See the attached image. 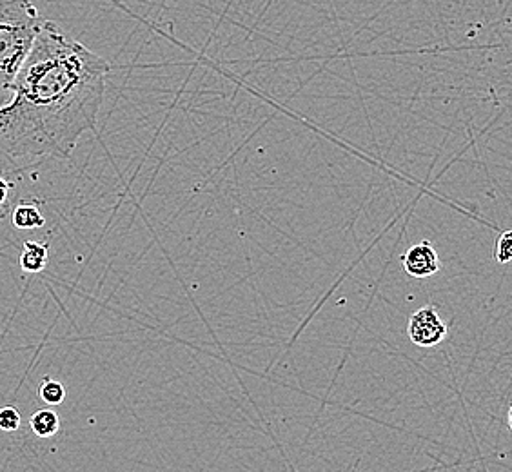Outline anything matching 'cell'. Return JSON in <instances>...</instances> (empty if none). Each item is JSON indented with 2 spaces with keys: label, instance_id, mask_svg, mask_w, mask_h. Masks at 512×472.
<instances>
[{
  "label": "cell",
  "instance_id": "1",
  "mask_svg": "<svg viewBox=\"0 0 512 472\" xmlns=\"http://www.w3.org/2000/svg\"><path fill=\"white\" fill-rule=\"evenodd\" d=\"M109 71L108 60L44 20L10 102L0 108V153L68 158L97 128Z\"/></svg>",
  "mask_w": 512,
  "mask_h": 472
},
{
  "label": "cell",
  "instance_id": "2",
  "mask_svg": "<svg viewBox=\"0 0 512 472\" xmlns=\"http://www.w3.org/2000/svg\"><path fill=\"white\" fill-rule=\"evenodd\" d=\"M42 22L31 0H0V108L10 102L13 84Z\"/></svg>",
  "mask_w": 512,
  "mask_h": 472
},
{
  "label": "cell",
  "instance_id": "3",
  "mask_svg": "<svg viewBox=\"0 0 512 472\" xmlns=\"http://www.w3.org/2000/svg\"><path fill=\"white\" fill-rule=\"evenodd\" d=\"M407 336L418 347H434V345L444 342L445 336H447V325L436 313V309L427 305V307L418 309L409 318Z\"/></svg>",
  "mask_w": 512,
  "mask_h": 472
},
{
  "label": "cell",
  "instance_id": "4",
  "mask_svg": "<svg viewBox=\"0 0 512 472\" xmlns=\"http://www.w3.org/2000/svg\"><path fill=\"white\" fill-rule=\"evenodd\" d=\"M405 273L413 278H429L442 269V262L431 242L414 244L402 256Z\"/></svg>",
  "mask_w": 512,
  "mask_h": 472
},
{
  "label": "cell",
  "instance_id": "5",
  "mask_svg": "<svg viewBox=\"0 0 512 472\" xmlns=\"http://www.w3.org/2000/svg\"><path fill=\"white\" fill-rule=\"evenodd\" d=\"M20 269L28 275L42 273L48 266V246L39 242H26L19 258Z\"/></svg>",
  "mask_w": 512,
  "mask_h": 472
},
{
  "label": "cell",
  "instance_id": "6",
  "mask_svg": "<svg viewBox=\"0 0 512 472\" xmlns=\"http://www.w3.org/2000/svg\"><path fill=\"white\" fill-rule=\"evenodd\" d=\"M11 224L22 231H31V229H39L46 224V218L40 213L39 207L35 204H19L15 209H11Z\"/></svg>",
  "mask_w": 512,
  "mask_h": 472
},
{
  "label": "cell",
  "instance_id": "7",
  "mask_svg": "<svg viewBox=\"0 0 512 472\" xmlns=\"http://www.w3.org/2000/svg\"><path fill=\"white\" fill-rule=\"evenodd\" d=\"M30 425L31 431L37 434L39 438H51V436L59 433V414L53 409H40L31 416Z\"/></svg>",
  "mask_w": 512,
  "mask_h": 472
},
{
  "label": "cell",
  "instance_id": "8",
  "mask_svg": "<svg viewBox=\"0 0 512 472\" xmlns=\"http://www.w3.org/2000/svg\"><path fill=\"white\" fill-rule=\"evenodd\" d=\"M39 398L44 404L50 405V407H57V405L64 402L66 389H64V385L60 384L59 380L46 378V380L40 384Z\"/></svg>",
  "mask_w": 512,
  "mask_h": 472
},
{
  "label": "cell",
  "instance_id": "9",
  "mask_svg": "<svg viewBox=\"0 0 512 472\" xmlns=\"http://www.w3.org/2000/svg\"><path fill=\"white\" fill-rule=\"evenodd\" d=\"M493 258L498 264H509L512 258V231L505 229L494 242Z\"/></svg>",
  "mask_w": 512,
  "mask_h": 472
},
{
  "label": "cell",
  "instance_id": "10",
  "mask_svg": "<svg viewBox=\"0 0 512 472\" xmlns=\"http://www.w3.org/2000/svg\"><path fill=\"white\" fill-rule=\"evenodd\" d=\"M20 423H22V416L17 407H13V405L0 407V431L15 433V431H19Z\"/></svg>",
  "mask_w": 512,
  "mask_h": 472
},
{
  "label": "cell",
  "instance_id": "11",
  "mask_svg": "<svg viewBox=\"0 0 512 472\" xmlns=\"http://www.w3.org/2000/svg\"><path fill=\"white\" fill-rule=\"evenodd\" d=\"M13 197H15V186L8 178L0 175V218L10 215L11 206H13Z\"/></svg>",
  "mask_w": 512,
  "mask_h": 472
}]
</instances>
